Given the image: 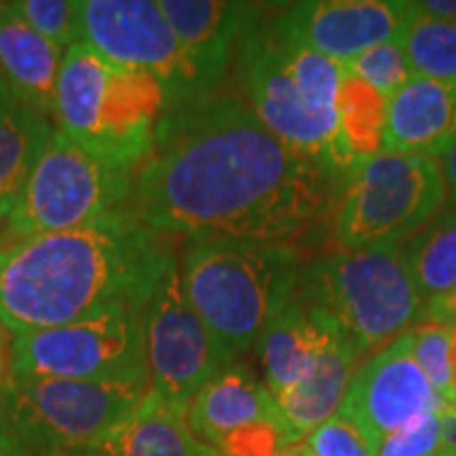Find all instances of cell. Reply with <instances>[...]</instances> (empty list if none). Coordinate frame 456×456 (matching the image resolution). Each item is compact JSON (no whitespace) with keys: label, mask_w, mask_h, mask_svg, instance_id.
<instances>
[{"label":"cell","mask_w":456,"mask_h":456,"mask_svg":"<svg viewBox=\"0 0 456 456\" xmlns=\"http://www.w3.org/2000/svg\"><path fill=\"white\" fill-rule=\"evenodd\" d=\"M326 205V174L243 98L209 94L165 110L123 209L167 237L288 243Z\"/></svg>","instance_id":"1"},{"label":"cell","mask_w":456,"mask_h":456,"mask_svg":"<svg viewBox=\"0 0 456 456\" xmlns=\"http://www.w3.org/2000/svg\"><path fill=\"white\" fill-rule=\"evenodd\" d=\"M175 256L163 232L117 209L0 249V319L13 334L66 326L117 305L146 306Z\"/></svg>","instance_id":"2"},{"label":"cell","mask_w":456,"mask_h":456,"mask_svg":"<svg viewBox=\"0 0 456 456\" xmlns=\"http://www.w3.org/2000/svg\"><path fill=\"white\" fill-rule=\"evenodd\" d=\"M265 9L254 17L237 47L245 102L296 155L328 178L349 174L359 159L340 118L345 68L279 34Z\"/></svg>","instance_id":"3"},{"label":"cell","mask_w":456,"mask_h":456,"mask_svg":"<svg viewBox=\"0 0 456 456\" xmlns=\"http://www.w3.org/2000/svg\"><path fill=\"white\" fill-rule=\"evenodd\" d=\"M180 269L191 305L237 359L294 300L302 260L289 243L191 239Z\"/></svg>","instance_id":"4"},{"label":"cell","mask_w":456,"mask_h":456,"mask_svg":"<svg viewBox=\"0 0 456 456\" xmlns=\"http://www.w3.org/2000/svg\"><path fill=\"white\" fill-rule=\"evenodd\" d=\"M165 110V91L151 74L114 64L85 41L66 49L53 121L95 157L134 174Z\"/></svg>","instance_id":"5"},{"label":"cell","mask_w":456,"mask_h":456,"mask_svg":"<svg viewBox=\"0 0 456 456\" xmlns=\"http://www.w3.org/2000/svg\"><path fill=\"white\" fill-rule=\"evenodd\" d=\"M305 305L330 313L366 359L423 322L425 300L402 245L342 249L302 265Z\"/></svg>","instance_id":"6"},{"label":"cell","mask_w":456,"mask_h":456,"mask_svg":"<svg viewBox=\"0 0 456 456\" xmlns=\"http://www.w3.org/2000/svg\"><path fill=\"white\" fill-rule=\"evenodd\" d=\"M448 203L440 161L376 152L346 174L334 232L345 249L395 248L419 235Z\"/></svg>","instance_id":"7"},{"label":"cell","mask_w":456,"mask_h":456,"mask_svg":"<svg viewBox=\"0 0 456 456\" xmlns=\"http://www.w3.org/2000/svg\"><path fill=\"white\" fill-rule=\"evenodd\" d=\"M148 391V374L20 380L0 402V419L30 456L85 452L134 414Z\"/></svg>","instance_id":"8"},{"label":"cell","mask_w":456,"mask_h":456,"mask_svg":"<svg viewBox=\"0 0 456 456\" xmlns=\"http://www.w3.org/2000/svg\"><path fill=\"white\" fill-rule=\"evenodd\" d=\"M129 186L131 171L95 157L55 129L11 209L7 231L21 241L91 224L123 209Z\"/></svg>","instance_id":"9"},{"label":"cell","mask_w":456,"mask_h":456,"mask_svg":"<svg viewBox=\"0 0 456 456\" xmlns=\"http://www.w3.org/2000/svg\"><path fill=\"white\" fill-rule=\"evenodd\" d=\"M144 306L117 305L66 326L13 334V383L144 376Z\"/></svg>","instance_id":"10"},{"label":"cell","mask_w":456,"mask_h":456,"mask_svg":"<svg viewBox=\"0 0 456 456\" xmlns=\"http://www.w3.org/2000/svg\"><path fill=\"white\" fill-rule=\"evenodd\" d=\"M142 330L151 389L180 408H188L216 374L235 363L188 300L178 254L146 302Z\"/></svg>","instance_id":"11"},{"label":"cell","mask_w":456,"mask_h":456,"mask_svg":"<svg viewBox=\"0 0 456 456\" xmlns=\"http://www.w3.org/2000/svg\"><path fill=\"white\" fill-rule=\"evenodd\" d=\"M83 41L131 70L161 83L169 108L205 98L184 49L157 0H81Z\"/></svg>","instance_id":"12"},{"label":"cell","mask_w":456,"mask_h":456,"mask_svg":"<svg viewBox=\"0 0 456 456\" xmlns=\"http://www.w3.org/2000/svg\"><path fill=\"white\" fill-rule=\"evenodd\" d=\"M192 436L222 456H275L294 446L277 402L252 370L232 363L186 408Z\"/></svg>","instance_id":"13"},{"label":"cell","mask_w":456,"mask_h":456,"mask_svg":"<svg viewBox=\"0 0 456 456\" xmlns=\"http://www.w3.org/2000/svg\"><path fill=\"white\" fill-rule=\"evenodd\" d=\"M410 3L403 0H305L283 4L271 24L302 47L345 61L406 30Z\"/></svg>","instance_id":"14"},{"label":"cell","mask_w":456,"mask_h":456,"mask_svg":"<svg viewBox=\"0 0 456 456\" xmlns=\"http://www.w3.org/2000/svg\"><path fill=\"white\" fill-rule=\"evenodd\" d=\"M444 406V399L416 363L412 336L406 332L355 370L340 412L383 444L414 416L437 412Z\"/></svg>","instance_id":"15"},{"label":"cell","mask_w":456,"mask_h":456,"mask_svg":"<svg viewBox=\"0 0 456 456\" xmlns=\"http://www.w3.org/2000/svg\"><path fill=\"white\" fill-rule=\"evenodd\" d=\"M159 9L195 68L203 94L216 89L237 57L243 32L262 4L231 0H157Z\"/></svg>","instance_id":"16"},{"label":"cell","mask_w":456,"mask_h":456,"mask_svg":"<svg viewBox=\"0 0 456 456\" xmlns=\"http://www.w3.org/2000/svg\"><path fill=\"white\" fill-rule=\"evenodd\" d=\"M456 142V81L412 77L385 104L380 152L440 159Z\"/></svg>","instance_id":"17"},{"label":"cell","mask_w":456,"mask_h":456,"mask_svg":"<svg viewBox=\"0 0 456 456\" xmlns=\"http://www.w3.org/2000/svg\"><path fill=\"white\" fill-rule=\"evenodd\" d=\"M319 315L323 323V346L315 370L305 383L275 397L294 444L305 442L319 425L338 412L353 374L363 359L355 342L330 313L319 309Z\"/></svg>","instance_id":"18"},{"label":"cell","mask_w":456,"mask_h":456,"mask_svg":"<svg viewBox=\"0 0 456 456\" xmlns=\"http://www.w3.org/2000/svg\"><path fill=\"white\" fill-rule=\"evenodd\" d=\"M66 49L55 45L0 3V74L17 104L53 121L57 78Z\"/></svg>","instance_id":"19"},{"label":"cell","mask_w":456,"mask_h":456,"mask_svg":"<svg viewBox=\"0 0 456 456\" xmlns=\"http://www.w3.org/2000/svg\"><path fill=\"white\" fill-rule=\"evenodd\" d=\"M265 385L273 399L305 383L315 370L323 346L319 309L292 300L258 340Z\"/></svg>","instance_id":"20"},{"label":"cell","mask_w":456,"mask_h":456,"mask_svg":"<svg viewBox=\"0 0 456 456\" xmlns=\"http://www.w3.org/2000/svg\"><path fill=\"white\" fill-rule=\"evenodd\" d=\"M203 444L192 436L186 408L148 391L135 412L94 444L89 456H199Z\"/></svg>","instance_id":"21"},{"label":"cell","mask_w":456,"mask_h":456,"mask_svg":"<svg viewBox=\"0 0 456 456\" xmlns=\"http://www.w3.org/2000/svg\"><path fill=\"white\" fill-rule=\"evenodd\" d=\"M53 131L47 117L17 102L0 108V220L9 218Z\"/></svg>","instance_id":"22"},{"label":"cell","mask_w":456,"mask_h":456,"mask_svg":"<svg viewBox=\"0 0 456 456\" xmlns=\"http://www.w3.org/2000/svg\"><path fill=\"white\" fill-rule=\"evenodd\" d=\"M403 249L423 300L456 288V208L429 222Z\"/></svg>","instance_id":"23"},{"label":"cell","mask_w":456,"mask_h":456,"mask_svg":"<svg viewBox=\"0 0 456 456\" xmlns=\"http://www.w3.org/2000/svg\"><path fill=\"white\" fill-rule=\"evenodd\" d=\"M402 43L414 77L456 81V21L433 17L410 3Z\"/></svg>","instance_id":"24"},{"label":"cell","mask_w":456,"mask_h":456,"mask_svg":"<svg viewBox=\"0 0 456 456\" xmlns=\"http://www.w3.org/2000/svg\"><path fill=\"white\" fill-rule=\"evenodd\" d=\"M387 100L366 83L345 74L340 89V118L346 140L357 159L380 152Z\"/></svg>","instance_id":"25"},{"label":"cell","mask_w":456,"mask_h":456,"mask_svg":"<svg viewBox=\"0 0 456 456\" xmlns=\"http://www.w3.org/2000/svg\"><path fill=\"white\" fill-rule=\"evenodd\" d=\"M412 336V351L419 368L423 370L433 389L444 399L446 406H456V387L452 370V340L454 330L442 323L427 322L410 330Z\"/></svg>","instance_id":"26"},{"label":"cell","mask_w":456,"mask_h":456,"mask_svg":"<svg viewBox=\"0 0 456 456\" xmlns=\"http://www.w3.org/2000/svg\"><path fill=\"white\" fill-rule=\"evenodd\" d=\"M342 68H345V74L366 83L385 100H389L399 87H403L414 77L402 38L366 49L363 53L345 61Z\"/></svg>","instance_id":"27"},{"label":"cell","mask_w":456,"mask_h":456,"mask_svg":"<svg viewBox=\"0 0 456 456\" xmlns=\"http://www.w3.org/2000/svg\"><path fill=\"white\" fill-rule=\"evenodd\" d=\"M11 7L28 26L61 49L83 41L81 0H13Z\"/></svg>","instance_id":"28"},{"label":"cell","mask_w":456,"mask_h":456,"mask_svg":"<svg viewBox=\"0 0 456 456\" xmlns=\"http://www.w3.org/2000/svg\"><path fill=\"white\" fill-rule=\"evenodd\" d=\"M302 444L306 456H379L380 450V444L340 410Z\"/></svg>","instance_id":"29"},{"label":"cell","mask_w":456,"mask_h":456,"mask_svg":"<svg viewBox=\"0 0 456 456\" xmlns=\"http://www.w3.org/2000/svg\"><path fill=\"white\" fill-rule=\"evenodd\" d=\"M440 410L414 416L395 433L385 437L379 456H436L440 452Z\"/></svg>","instance_id":"30"},{"label":"cell","mask_w":456,"mask_h":456,"mask_svg":"<svg viewBox=\"0 0 456 456\" xmlns=\"http://www.w3.org/2000/svg\"><path fill=\"white\" fill-rule=\"evenodd\" d=\"M423 319L442 323V326H446L456 332V288L425 300Z\"/></svg>","instance_id":"31"},{"label":"cell","mask_w":456,"mask_h":456,"mask_svg":"<svg viewBox=\"0 0 456 456\" xmlns=\"http://www.w3.org/2000/svg\"><path fill=\"white\" fill-rule=\"evenodd\" d=\"M15 336L4 326L0 319V402L7 395L11 385H13V362H15Z\"/></svg>","instance_id":"32"},{"label":"cell","mask_w":456,"mask_h":456,"mask_svg":"<svg viewBox=\"0 0 456 456\" xmlns=\"http://www.w3.org/2000/svg\"><path fill=\"white\" fill-rule=\"evenodd\" d=\"M440 427H442L440 452L444 454L456 452V406H444L440 410Z\"/></svg>","instance_id":"33"},{"label":"cell","mask_w":456,"mask_h":456,"mask_svg":"<svg viewBox=\"0 0 456 456\" xmlns=\"http://www.w3.org/2000/svg\"><path fill=\"white\" fill-rule=\"evenodd\" d=\"M440 169L448 192V205L456 208V142L440 157Z\"/></svg>","instance_id":"34"},{"label":"cell","mask_w":456,"mask_h":456,"mask_svg":"<svg viewBox=\"0 0 456 456\" xmlns=\"http://www.w3.org/2000/svg\"><path fill=\"white\" fill-rule=\"evenodd\" d=\"M416 4H419V9H423L425 13H429L433 17L456 21V0H423V3Z\"/></svg>","instance_id":"35"},{"label":"cell","mask_w":456,"mask_h":456,"mask_svg":"<svg viewBox=\"0 0 456 456\" xmlns=\"http://www.w3.org/2000/svg\"><path fill=\"white\" fill-rule=\"evenodd\" d=\"M0 456H30L26 448L15 440V436L3 423V419H0Z\"/></svg>","instance_id":"36"},{"label":"cell","mask_w":456,"mask_h":456,"mask_svg":"<svg viewBox=\"0 0 456 456\" xmlns=\"http://www.w3.org/2000/svg\"><path fill=\"white\" fill-rule=\"evenodd\" d=\"M13 102H15L13 95H11V91H9V87H7V83H4L3 74H0V108L13 104Z\"/></svg>","instance_id":"37"},{"label":"cell","mask_w":456,"mask_h":456,"mask_svg":"<svg viewBox=\"0 0 456 456\" xmlns=\"http://www.w3.org/2000/svg\"><path fill=\"white\" fill-rule=\"evenodd\" d=\"M275 456H306L305 452V444H294V446H288L283 450H279V452Z\"/></svg>","instance_id":"38"},{"label":"cell","mask_w":456,"mask_h":456,"mask_svg":"<svg viewBox=\"0 0 456 456\" xmlns=\"http://www.w3.org/2000/svg\"><path fill=\"white\" fill-rule=\"evenodd\" d=\"M452 370H454V387H456V332L452 340Z\"/></svg>","instance_id":"39"},{"label":"cell","mask_w":456,"mask_h":456,"mask_svg":"<svg viewBox=\"0 0 456 456\" xmlns=\"http://www.w3.org/2000/svg\"><path fill=\"white\" fill-rule=\"evenodd\" d=\"M199 456H222L220 452H216V450H212V448H208V446H203V450H201V454Z\"/></svg>","instance_id":"40"},{"label":"cell","mask_w":456,"mask_h":456,"mask_svg":"<svg viewBox=\"0 0 456 456\" xmlns=\"http://www.w3.org/2000/svg\"><path fill=\"white\" fill-rule=\"evenodd\" d=\"M47 456H89L85 452H57V454H47Z\"/></svg>","instance_id":"41"},{"label":"cell","mask_w":456,"mask_h":456,"mask_svg":"<svg viewBox=\"0 0 456 456\" xmlns=\"http://www.w3.org/2000/svg\"><path fill=\"white\" fill-rule=\"evenodd\" d=\"M436 456H456V452H446V454L440 452V454H436Z\"/></svg>","instance_id":"42"}]
</instances>
